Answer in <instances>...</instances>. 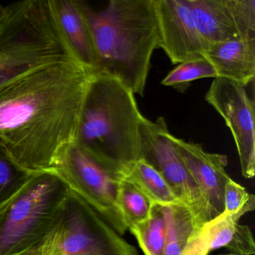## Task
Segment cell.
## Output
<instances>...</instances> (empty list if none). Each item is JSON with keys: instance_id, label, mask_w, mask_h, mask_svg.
Wrapping results in <instances>:
<instances>
[{"instance_id": "1", "label": "cell", "mask_w": 255, "mask_h": 255, "mask_svg": "<svg viewBox=\"0 0 255 255\" xmlns=\"http://www.w3.org/2000/svg\"><path fill=\"white\" fill-rule=\"evenodd\" d=\"M94 74L79 61H62L0 90V150L29 172L50 171L77 144Z\"/></svg>"}, {"instance_id": "2", "label": "cell", "mask_w": 255, "mask_h": 255, "mask_svg": "<svg viewBox=\"0 0 255 255\" xmlns=\"http://www.w3.org/2000/svg\"><path fill=\"white\" fill-rule=\"evenodd\" d=\"M81 3L96 52L95 73L115 77L144 96L159 44L153 0H110L100 10Z\"/></svg>"}, {"instance_id": "3", "label": "cell", "mask_w": 255, "mask_h": 255, "mask_svg": "<svg viewBox=\"0 0 255 255\" xmlns=\"http://www.w3.org/2000/svg\"><path fill=\"white\" fill-rule=\"evenodd\" d=\"M135 95L118 79L95 73L77 135V145L122 175L128 165L139 159L140 126L144 116Z\"/></svg>"}, {"instance_id": "4", "label": "cell", "mask_w": 255, "mask_h": 255, "mask_svg": "<svg viewBox=\"0 0 255 255\" xmlns=\"http://www.w3.org/2000/svg\"><path fill=\"white\" fill-rule=\"evenodd\" d=\"M68 60L77 59L58 26L48 0H23L2 6L0 90L34 70Z\"/></svg>"}, {"instance_id": "5", "label": "cell", "mask_w": 255, "mask_h": 255, "mask_svg": "<svg viewBox=\"0 0 255 255\" xmlns=\"http://www.w3.org/2000/svg\"><path fill=\"white\" fill-rule=\"evenodd\" d=\"M69 188L52 171L32 176L0 209V255H29L53 231Z\"/></svg>"}, {"instance_id": "6", "label": "cell", "mask_w": 255, "mask_h": 255, "mask_svg": "<svg viewBox=\"0 0 255 255\" xmlns=\"http://www.w3.org/2000/svg\"><path fill=\"white\" fill-rule=\"evenodd\" d=\"M49 171L57 174L119 235L126 232L118 202L122 174L106 168L77 144L70 147Z\"/></svg>"}, {"instance_id": "7", "label": "cell", "mask_w": 255, "mask_h": 255, "mask_svg": "<svg viewBox=\"0 0 255 255\" xmlns=\"http://www.w3.org/2000/svg\"><path fill=\"white\" fill-rule=\"evenodd\" d=\"M139 159L159 171L181 202L190 210L197 226L211 220L201 191L185 166L162 117L143 118L139 131Z\"/></svg>"}, {"instance_id": "8", "label": "cell", "mask_w": 255, "mask_h": 255, "mask_svg": "<svg viewBox=\"0 0 255 255\" xmlns=\"http://www.w3.org/2000/svg\"><path fill=\"white\" fill-rule=\"evenodd\" d=\"M55 228L63 255H138L134 246L71 189Z\"/></svg>"}, {"instance_id": "9", "label": "cell", "mask_w": 255, "mask_h": 255, "mask_svg": "<svg viewBox=\"0 0 255 255\" xmlns=\"http://www.w3.org/2000/svg\"><path fill=\"white\" fill-rule=\"evenodd\" d=\"M205 100L223 118L234 137L242 174L246 179L255 174V103L246 87L225 78L212 82Z\"/></svg>"}, {"instance_id": "10", "label": "cell", "mask_w": 255, "mask_h": 255, "mask_svg": "<svg viewBox=\"0 0 255 255\" xmlns=\"http://www.w3.org/2000/svg\"><path fill=\"white\" fill-rule=\"evenodd\" d=\"M198 32L207 47L255 37V0H186Z\"/></svg>"}, {"instance_id": "11", "label": "cell", "mask_w": 255, "mask_h": 255, "mask_svg": "<svg viewBox=\"0 0 255 255\" xmlns=\"http://www.w3.org/2000/svg\"><path fill=\"white\" fill-rule=\"evenodd\" d=\"M159 32L158 48L173 65L204 57L207 46L197 29L186 0H153Z\"/></svg>"}, {"instance_id": "12", "label": "cell", "mask_w": 255, "mask_h": 255, "mask_svg": "<svg viewBox=\"0 0 255 255\" xmlns=\"http://www.w3.org/2000/svg\"><path fill=\"white\" fill-rule=\"evenodd\" d=\"M185 166L204 196L210 219L223 213L224 192L231 177L226 171L228 158L225 155L206 152L200 144L189 142L173 135Z\"/></svg>"}, {"instance_id": "13", "label": "cell", "mask_w": 255, "mask_h": 255, "mask_svg": "<svg viewBox=\"0 0 255 255\" xmlns=\"http://www.w3.org/2000/svg\"><path fill=\"white\" fill-rule=\"evenodd\" d=\"M50 9L68 45L80 63L96 72V52L81 1L48 0Z\"/></svg>"}, {"instance_id": "14", "label": "cell", "mask_w": 255, "mask_h": 255, "mask_svg": "<svg viewBox=\"0 0 255 255\" xmlns=\"http://www.w3.org/2000/svg\"><path fill=\"white\" fill-rule=\"evenodd\" d=\"M206 59L214 66L218 78L246 87L255 78V37H245L213 44Z\"/></svg>"}, {"instance_id": "15", "label": "cell", "mask_w": 255, "mask_h": 255, "mask_svg": "<svg viewBox=\"0 0 255 255\" xmlns=\"http://www.w3.org/2000/svg\"><path fill=\"white\" fill-rule=\"evenodd\" d=\"M123 176L145 194L153 204L164 207L183 204L162 174L143 159L128 165Z\"/></svg>"}, {"instance_id": "16", "label": "cell", "mask_w": 255, "mask_h": 255, "mask_svg": "<svg viewBox=\"0 0 255 255\" xmlns=\"http://www.w3.org/2000/svg\"><path fill=\"white\" fill-rule=\"evenodd\" d=\"M167 235L163 255H183L197 226L190 210L183 204L165 206Z\"/></svg>"}, {"instance_id": "17", "label": "cell", "mask_w": 255, "mask_h": 255, "mask_svg": "<svg viewBox=\"0 0 255 255\" xmlns=\"http://www.w3.org/2000/svg\"><path fill=\"white\" fill-rule=\"evenodd\" d=\"M128 230L135 236L144 255H163L167 235L164 206L153 204L150 217Z\"/></svg>"}, {"instance_id": "18", "label": "cell", "mask_w": 255, "mask_h": 255, "mask_svg": "<svg viewBox=\"0 0 255 255\" xmlns=\"http://www.w3.org/2000/svg\"><path fill=\"white\" fill-rule=\"evenodd\" d=\"M118 202L128 230L150 217L153 206L151 200L124 177L119 187Z\"/></svg>"}, {"instance_id": "19", "label": "cell", "mask_w": 255, "mask_h": 255, "mask_svg": "<svg viewBox=\"0 0 255 255\" xmlns=\"http://www.w3.org/2000/svg\"><path fill=\"white\" fill-rule=\"evenodd\" d=\"M204 78L216 79L218 75L211 62L202 57L179 64L162 80L161 84L183 92L192 81Z\"/></svg>"}, {"instance_id": "20", "label": "cell", "mask_w": 255, "mask_h": 255, "mask_svg": "<svg viewBox=\"0 0 255 255\" xmlns=\"http://www.w3.org/2000/svg\"><path fill=\"white\" fill-rule=\"evenodd\" d=\"M34 174L20 168L0 150V209L24 187Z\"/></svg>"}, {"instance_id": "21", "label": "cell", "mask_w": 255, "mask_h": 255, "mask_svg": "<svg viewBox=\"0 0 255 255\" xmlns=\"http://www.w3.org/2000/svg\"><path fill=\"white\" fill-rule=\"evenodd\" d=\"M224 212L241 218L255 209V197L246 188L230 178L224 192Z\"/></svg>"}, {"instance_id": "22", "label": "cell", "mask_w": 255, "mask_h": 255, "mask_svg": "<svg viewBox=\"0 0 255 255\" xmlns=\"http://www.w3.org/2000/svg\"><path fill=\"white\" fill-rule=\"evenodd\" d=\"M231 255H254L255 245L253 235L247 225L237 224L231 240L225 246Z\"/></svg>"}, {"instance_id": "23", "label": "cell", "mask_w": 255, "mask_h": 255, "mask_svg": "<svg viewBox=\"0 0 255 255\" xmlns=\"http://www.w3.org/2000/svg\"><path fill=\"white\" fill-rule=\"evenodd\" d=\"M32 255H63L59 244L56 228L50 233L44 241L31 253Z\"/></svg>"}, {"instance_id": "24", "label": "cell", "mask_w": 255, "mask_h": 255, "mask_svg": "<svg viewBox=\"0 0 255 255\" xmlns=\"http://www.w3.org/2000/svg\"><path fill=\"white\" fill-rule=\"evenodd\" d=\"M2 6H3V5H0V12H1V11H2Z\"/></svg>"}, {"instance_id": "25", "label": "cell", "mask_w": 255, "mask_h": 255, "mask_svg": "<svg viewBox=\"0 0 255 255\" xmlns=\"http://www.w3.org/2000/svg\"><path fill=\"white\" fill-rule=\"evenodd\" d=\"M231 255V254H228V255Z\"/></svg>"}, {"instance_id": "26", "label": "cell", "mask_w": 255, "mask_h": 255, "mask_svg": "<svg viewBox=\"0 0 255 255\" xmlns=\"http://www.w3.org/2000/svg\"><path fill=\"white\" fill-rule=\"evenodd\" d=\"M29 255H31V254H29Z\"/></svg>"}]
</instances>
